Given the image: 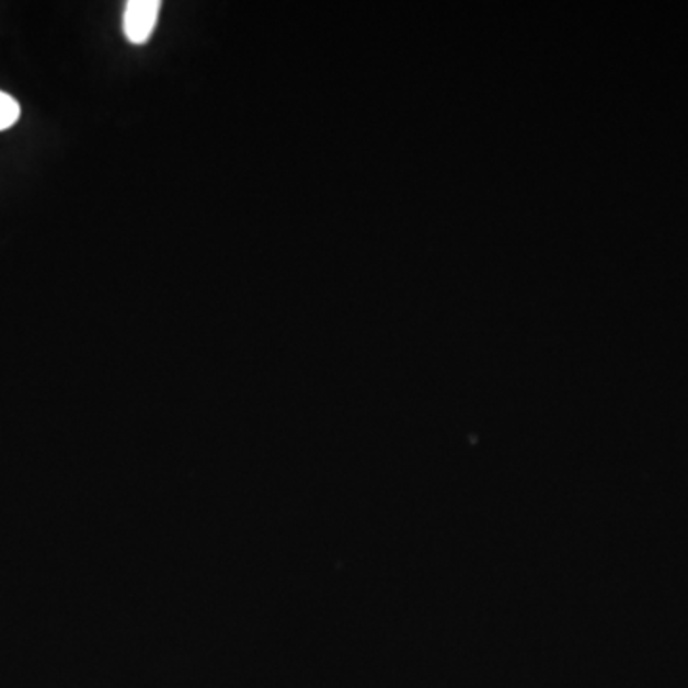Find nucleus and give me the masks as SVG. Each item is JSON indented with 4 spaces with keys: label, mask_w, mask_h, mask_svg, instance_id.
Instances as JSON below:
<instances>
[{
    "label": "nucleus",
    "mask_w": 688,
    "mask_h": 688,
    "mask_svg": "<svg viewBox=\"0 0 688 688\" xmlns=\"http://www.w3.org/2000/svg\"><path fill=\"white\" fill-rule=\"evenodd\" d=\"M159 0H130L125 8V35L133 45L148 43L158 23Z\"/></svg>",
    "instance_id": "1"
},
{
    "label": "nucleus",
    "mask_w": 688,
    "mask_h": 688,
    "mask_svg": "<svg viewBox=\"0 0 688 688\" xmlns=\"http://www.w3.org/2000/svg\"><path fill=\"white\" fill-rule=\"evenodd\" d=\"M20 104L15 102L14 98L7 94V92H0V130H7L12 127L20 119Z\"/></svg>",
    "instance_id": "2"
}]
</instances>
